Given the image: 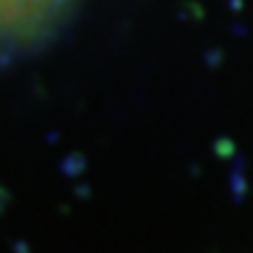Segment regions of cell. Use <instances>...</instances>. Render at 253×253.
Returning <instances> with one entry per match:
<instances>
[{
    "label": "cell",
    "mask_w": 253,
    "mask_h": 253,
    "mask_svg": "<svg viewBox=\"0 0 253 253\" xmlns=\"http://www.w3.org/2000/svg\"><path fill=\"white\" fill-rule=\"evenodd\" d=\"M73 0H0V37H37L51 28Z\"/></svg>",
    "instance_id": "obj_1"
}]
</instances>
